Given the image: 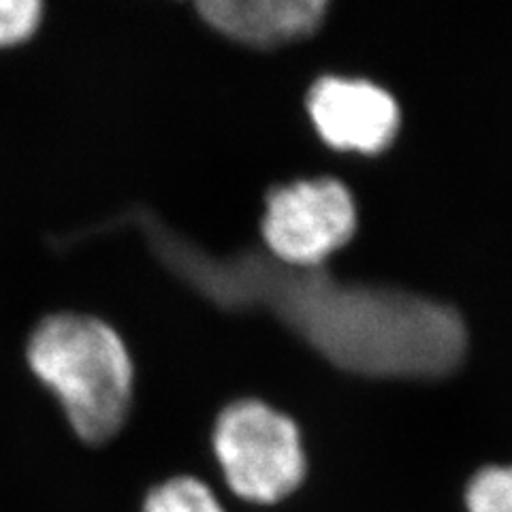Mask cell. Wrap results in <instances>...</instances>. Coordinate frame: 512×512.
I'll return each mask as SVG.
<instances>
[{
  "label": "cell",
  "instance_id": "1",
  "mask_svg": "<svg viewBox=\"0 0 512 512\" xmlns=\"http://www.w3.org/2000/svg\"><path fill=\"white\" fill-rule=\"evenodd\" d=\"M271 256V254H269ZM263 274L280 314L338 370L370 378H434L453 372L466 350L461 316L391 286L340 282L327 267L295 269L271 259Z\"/></svg>",
  "mask_w": 512,
  "mask_h": 512
},
{
  "label": "cell",
  "instance_id": "6",
  "mask_svg": "<svg viewBox=\"0 0 512 512\" xmlns=\"http://www.w3.org/2000/svg\"><path fill=\"white\" fill-rule=\"evenodd\" d=\"M195 7L222 39L252 52H276L312 39L329 0H195Z\"/></svg>",
  "mask_w": 512,
  "mask_h": 512
},
{
  "label": "cell",
  "instance_id": "8",
  "mask_svg": "<svg viewBox=\"0 0 512 512\" xmlns=\"http://www.w3.org/2000/svg\"><path fill=\"white\" fill-rule=\"evenodd\" d=\"M45 0H0V52L26 45L37 35Z\"/></svg>",
  "mask_w": 512,
  "mask_h": 512
},
{
  "label": "cell",
  "instance_id": "4",
  "mask_svg": "<svg viewBox=\"0 0 512 512\" xmlns=\"http://www.w3.org/2000/svg\"><path fill=\"white\" fill-rule=\"evenodd\" d=\"M357 227V201L348 186L331 175H312L269 188L259 235L271 259L314 269L346 248Z\"/></svg>",
  "mask_w": 512,
  "mask_h": 512
},
{
  "label": "cell",
  "instance_id": "3",
  "mask_svg": "<svg viewBox=\"0 0 512 512\" xmlns=\"http://www.w3.org/2000/svg\"><path fill=\"white\" fill-rule=\"evenodd\" d=\"M212 453L233 495L278 504L303 485L308 451L291 416L254 397L224 406L212 427Z\"/></svg>",
  "mask_w": 512,
  "mask_h": 512
},
{
  "label": "cell",
  "instance_id": "5",
  "mask_svg": "<svg viewBox=\"0 0 512 512\" xmlns=\"http://www.w3.org/2000/svg\"><path fill=\"white\" fill-rule=\"evenodd\" d=\"M306 114L316 137L333 152L378 154L399 128L393 96L361 77L318 75L306 92Z\"/></svg>",
  "mask_w": 512,
  "mask_h": 512
},
{
  "label": "cell",
  "instance_id": "7",
  "mask_svg": "<svg viewBox=\"0 0 512 512\" xmlns=\"http://www.w3.org/2000/svg\"><path fill=\"white\" fill-rule=\"evenodd\" d=\"M141 512H224V508L201 478L180 474L150 489Z\"/></svg>",
  "mask_w": 512,
  "mask_h": 512
},
{
  "label": "cell",
  "instance_id": "2",
  "mask_svg": "<svg viewBox=\"0 0 512 512\" xmlns=\"http://www.w3.org/2000/svg\"><path fill=\"white\" fill-rule=\"evenodd\" d=\"M26 359L79 442L103 446L120 434L133 404L135 372L114 327L88 314H47L30 333Z\"/></svg>",
  "mask_w": 512,
  "mask_h": 512
},
{
  "label": "cell",
  "instance_id": "9",
  "mask_svg": "<svg viewBox=\"0 0 512 512\" xmlns=\"http://www.w3.org/2000/svg\"><path fill=\"white\" fill-rule=\"evenodd\" d=\"M468 512H512V466L480 470L466 491Z\"/></svg>",
  "mask_w": 512,
  "mask_h": 512
}]
</instances>
